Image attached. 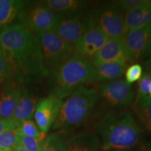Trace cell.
<instances>
[{
	"instance_id": "22",
	"label": "cell",
	"mask_w": 151,
	"mask_h": 151,
	"mask_svg": "<svg viewBox=\"0 0 151 151\" xmlns=\"http://www.w3.org/2000/svg\"><path fill=\"white\" fill-rule=\"evenodd\" d=\"M20 132L18 128L6 130L0 134V150H13L20 145Z\"/></svg>"
},
{
	"instance_id": "27",
	"label": "cell",
	"mask_w": 151,
	"mask_h": 151,
	"mask_svg": "<svg viewBox=\"0 0 151 151\" xmlns=\"http://www.w3.org/2000/svg\"><path fill=\"white\" fill-rule=\"evenodd\" d=\"M125 81L132 84L139 81L143 74V68L139 64H134L129 67L125 71Z\"/></svg>"
},
{
	"instance_id": "19",
	"label": "cell",
	"mask_w": 151,
	"mask_h": 151,
	"mask_svg": "<svg viewBox=\"0 0 151 151\" xmlns=\"http://www.w3.org/2000/svg\"><path fill=\"white\" fill-rule=\"evenodd\" d=\"M42 3L56 14L86 10L92 4L91 1L86 0H48Z\"/></svg>"
},
{
	"instance_id": "18",
	"label": "cell",
	"mask_w": 151,
	"mask_h": 151,
	"mask_svg": "<svg viewBox=\"0 0 151 151\" xmlns=\"http://www.w3.org/2000/svg\"><path fill=\"white\" fill-rule=\"evenodd\" d=\"M94 82H107L117 80L125 73L127 66L119 63H103L93 65Z\"/></svg>"
},
{
	"instance_id": "31",
	"label": "cell",
	"mask_w": 151,
	"mask_h": 151,
	"mask_svg": "<svg viewBox=\"0 0 151 151\" xmlns=\"http://www.w3.org/2000/svg\"><path fill=\"white\" fill-rule=\"evenodd\" d=\"M143 66H144L146 71H151V55L145 60V62H143Z\"/></svg>"
},
{
	"instance_id": "36",
	"label": "cell",
	"mask_w": 151,
	"mask_h": 151,
	"mask_svg": "<svg viewBox=\"0 0 151 151\" xmlns=\"http://www.w3.org/2000/svg\"><path fill=\"white\" fill-rule=\"evenodd\" d=\"M118 151H124V150H118Z\"/></svg>"
},
{
	"instance_id": "23",
	"label": "cell",
	"mask_w": 151,
	"mask_h": 151,
	"mask_svg": "<svg viewBox=\"0 0 151 151\" xmlns=\"http://www.w3.org/2000/svg\"><path fill=\"white\" fill-rule=\"evenodd\" d=\"M41 151H66V141L60 133H52L43 141Z\"/></svg>"
},
{
	"instance_id": "38",
	"label": "cell",
	"mask_w": 151,
	"mask_h": 151,
	"mask_svg": "<svg viewBox=\"0 0 151 151\" xmlns=\"http://www.w3.org/2000/svg\"><path fill=\"white\" fill-rule=\"evenodd\" d=\"M141 151H142V150H141Z\"/></svg>"
},
{
	"instance_id": "12",
	"label": "cell",
	"mask_w": 151,
	"mask_h": 151,
	"mask_svg": "<svg viewBox=\"0 0 151 151\" xmlns=\"http://www.w3.org/2000/svg\"><path fill=\"white\" fill-rule=\"evenodd\" d=\"M90 60L93 65L111 62L126 66L130 64L122 38L109 39L99 51Z\"/></svg>"
},
{
	"instance_id": "17",
	"label": "cell",
	"mask_w": 151,
	"mask_h": 151,
	"mask_svg": "<svg viewBox=\"0 0 151 151\" xmlns=\"http://www.w3.org/2000/svg\"><path fill=\"white\" fill-rule=\"evenodd\" d=\"M124 19L127 32L151 24V1L145 0L143 4L124 14Z\"/></svg>"
},
{
	"instance_id": "1",
	"label": "cell",
	"mask_w": 151,
	"mask_h": 151,
	"mask_svg": "<svg viewBox=\"0 0 151 151\" xmlns=\"http://www.w3.org/2000/svg\"><path fill=\"white\" fill-rule=\"evenodd\" d=\"M0 45L10 68L11 76L17 83L39 82L48 77L37 37L22 24L4 28L0 32Z\"/></svg>"
},
{
	"instance_id": "15",
	"label": "cell",
	"mask_w": 151,
	"mask_h": 151,
	"mask_svg": "<svg viewBox=\"0 0 151 151\" xmlns=\"http://www.w3.org/2000/svg\"><path fill=\"white\" fill-rule=\"evenodd\" d=\"M22 90L21 87L15 83L9 82L5 85L0 93V120L12 118Z\"/></svg>"
},
{
	"instance_id": "33",
	"label": "cell",
	"mask_w": 151,
	"mask_h": 151,
	"mask_svg": "<svg viewBox=\"0 0 151 151\" xmlns=\"http://www.w3.org/2000/svg\"><path fill=\"white\" fill-rule=\"evenodd\" d=\"M11 151H27V150H26L25 149H24L23 147L21 146V145H18V146L16 147L14 150H11Z\"/></svg>"
},
{
	"instance_id": "14",
	"label": "cell",
	"mask_w": 151,
	"mask_h": 151,
	"mask_svg": "<svg viewBox=\"0 0 151 151\" xmlns=\"http://www.w3.org/2000/svg\"><path fill=\"white\" fill-rule=\"evenodd\" d=\"M39 100L37 94L29 90L26 88L22 90L21 96L11 118L18 126L24 120H32Z\"/></svg>"
},
{
	"instance_id": "11",
	"label": "cell",
	"mask_w": 151,
	"mask_h": 151,
	"mask_svg": "<svg viewBox=\"0 0 151 151\" xmlns=\"http://www.w3.org/2000/svg\"><path fill=\"white\" fill-rule=\"evenodd\" d=\"M151 36V24L129 30L123 37L130 63L142 59L144 57Z\"/></svg>"
},
{
	"instance_id": "34",
	"label": "cell",
	"mask_w": 151,
	"mask_h": 151,
	"mask_svg": "<svg viewBox=\"0 0 151 151\" xmlns=\"http://www.w3.org/2000/svg\"><path fill=\"white\" fill-rule=\"evenodd\" d=\"M148 95H150L151 97V83H150V86H149V94Z\"/></svg>"
},
{
	"instance_id": "35",
	"label": "cell",
	"mask_w": 151,
	"mask_h": 151,
	"mask_svg": "<svg viewBox=\"0 0 151 151\" xmlns=\"http://www.w3.org/2000/svg\"><path fill=\"white\" fill-rule=\"evenodd\" d=\"M0 151H11V150H0Z\"/></svg>"
},
{
	"instance_id": "7",
	"label": "cell",
	"mask_w": 151,
	"mask_h": 151,
	"mask_svg": "<svg viewBox=\"0 0 151 151\" xmlns=\"http://www.w3.org/2000/svg\"><path fill=\"white\" fill-rule=\"evenodd\" d=\"M97 91L98 101H100L106 106L113 109L112 110L127 108L135 99L133 87L125 79L101 83L98 85Z\"/></svg>"
},
{
	"instance_id": "16",
	"label": "cell",
	"mask_w": 151,
	"mask_h": 151,
	"mask_svg": "<svg viewBox=\"0 0 151 151\" xmlns=\"http://www.w3.org/2000/svg\"><path fill=\"white\" fill-rule=\"evenodd\" d=\"M66 151H103L99 138L91 132H82L66 141Z\"/></svg>"
},
{
	"instance_id": "4",
	"label": "cell",
	"mask_w": 151,
	"mask_h": 151,
	"mask_svg": "<svg viewBox=\"0 0 151 151\" xmlns=\"http://www.w3.org/2000/svg\"><path fill=\"white\" fill-rule=\"evenodd\" d=\"M98 102V93L94 88H79L67 97L52 128L60 133L78 129L91 116Z\"/></svg>"
},
{
	"instance_id": "26",
	"label": "cell",
	"mask_w": 151,
	"mask_h": 151,
	"mask_svg": "<svg viewBox=\"0 0 151 151\" xmlns=\"http://www.w3.org/2000/svg\"><path fill=\"white\" fill-rule=\"evenodd\" d=\"M44 140L45 139L41 138L20 135V145H21L27 151H41Z\"/></svg>"
},
{
	"instance_id": "5",
	"label": "cell",
	"mask_w": 151,
	"mask_h": 151,
	"mask_svg": "<svg viewBox=\"0 0 151 151\" xmlns=\"http://www.w3.org/2000/svg\"><path fill=\"white\" fill-rule=\"evenodd\" d=\"M92 9L57 14L54 31L71 46H74L88 30L94 27Z\"/></svg>"
},
{
	"instance_id": "10",
	"label": "cell",
	"mask_w": 151,
	"mask_h": 151,
	"mask_svg": "<svg viewBox=\"0 0 151 151\" xmlns=\"http://www.w3.org/2000/svg\"><path fill=\"white\" fill-rule=\"evenodd\" d=\"M63 102V99L50 93L47 97L39 100L34 118L41 132L46 134L53 125Z\"/></svg>"
},
{
	"instance_id": "29",
	"label": "cell",
	"mask_w": 151,
	"mask_h": 151,
	"mask_svg": "<svg viewBox=\"0 0 151 151\" xmlns=\"http://www.w3.org/2000/svg\"><path fill=\"white\" fill-rule=\"evenodd\" d=\"M145 0H121L115 1L120 10L123 14H126L128 11L132 10L144 2Z\"/></svg>"
},
{
	"instance_id": "37",
	"label": "cell",
	"mask_w": 151,
	"mask_h": 151,
	"mask_svg": "<svg viewBox=\"0 0 151 151\" xmlns=\"http://www.w3.org/2000/svg\"><path fill=\"white\" fill-rule=\"evenodd\" d=\"M150 151H151V148H150Z\"/></svg>"
},
{
	"instance_id": "28",
	"label": "cell",
	"mask_w": 151,
	"mask_h": 151,
	"mask_svg": "<svg viewBox=\"0 0 151 151\" xmlns=\"http://www.w3.org/2000/svg\"><path fill=\"white\" fill-rule=\"evenodd\" d=\"M10 76V68L4 55L2 47L0 45V87L4 83L5 81H6Z\"/></svg>"
},
{
	"instance_id": "32",
	"label": "cell",
	"mask_w": 151,
	"mask_h": 151,
	"mask_svg": "<svg viewBox=\"0 0 151 151\" xmlns=\"http://www.w3.org/2000/svg\"><path fill=\"white\" fill-rule=\"evenodd\" d=\"M151 55V36L150 38V40H149L148 47H147V50L146 51V53L144 55V57H143V59H147L148 57Z\"/></svg>"
},
{
	"instance_id": "9",
	"label": "cell",
	"mask_w": 151,
	"mask_h": 151,
	"mask_svg": "<svg viewBox=\"0 0 151 151\" xmlns=\"http://www.w3.org/2000/svg\"><path fill=\"white\" fill-rule=\"evenodd\" d=\"M19 14L22 25L34 34L53 30L57 20V14L42 1L32 3L27 7L24 5Z\"/></svg>"
},
{
	"instance_id": "24",
	"label": "cell",
	"mask_w": 151,
	"mask_h": 151,
	"mask_svg": "<svg viewBox=\"0 0 151 151\" xmlns=\"http://www.w3.org/2000/svg\"><path fill=\"white\" fill-rule=\"evenodd\" d=\"M20 134L30 137H37L45 139L46 134L42 133L38 128L37 124L32 120H24L18 127Z\"/></svg>"
},
{
	"instance_id": "20",
	"label": "cell",
	"mask_w": 151,
	"mask_h": 151,
	"mask_svg": "<svg viewBox=\"0 0 151 151\" xmlns=\"http://www.w3.org/2000/svg\"><path fill=\"white\" fill-rule=\"evenodd\" d=\"M25 4L19 0H0V32L10 25Z\"/></svg>"
},
{
	"instance_id": "30",
	"label": "cell",
	"mask_w": 151,
	"mask_h": 151,
	"mask_svg": "<svg viewBox=\"0 0 151 151\" xmlns=\"http://www.w3.org/2000/svg\"><path fill=\"white\" fill-rule=\"evenodd\" d=\"M18 127V124L12 118L1 119L0 120V134L6 130L14 129Z\"/></svg>"
},
{
	"instance_id": "8",
	"label": "cell",
	"mask_w": 151,
	"mask_h": 151,
	"mask_svg": "<svg viewBox=\"0 0 151 151\" xmlns=\"http://www.w3.org/2000/svg\"><path fill=\"white\" fill-rule=\"evenodd\" d=\"M95 24L109 39L122 38L127 32L124 14L116 1H111L92 8Z\"/></svg>"
},
{
	"instance_id": "3",
	"label": "cell",
	"mask_w": 151,
	"mask_h": 151,
	"mask_svg": "<svg viewBox=\"0 0 151 151\" xmlns=\"http://www.w3.org/2000/svg\"><path fill=\"white\" fill-rule=\"evenodd\" d=\"M48 77L50 94L64 99L79 88L94 82V66L90 59L74 52Z\"/></svg>"
},
{
	"instance_id": "6",
	"label": "cell",
	"mask_w": 151,
	"mask_h": 151,
	"mask_svg": "<svg viewBox=\"0 0 151 151\" xmlns=\"http://www.w3.org/2000/svg\"><path fill=\"white\" fill-rule=\"evenodd\" d=\"M35 35L40 46L43 66L48 76L76 52L74 47L64 41L52 30Z\"/></svg>"
},
{
	"instance_id": "25",
	"label": "cell",
	"mask_w": 151,
	"mask_h": 151,
	"mask_svg": "<svg viewBox=\"0 0 151 151\" xmlns=\"http://www.w3.org/2000/svg\"><path fill=\"white\" fill-rule=\"evenodd\" d=\"M151 83V71H146L143 73L141 78L138 81L137 92L134 101H139L141 98L146 97L149 94V86Z\"/></svg>"
},
{
	"instance_id": "21",
	"label": "cell",
	"mask_w": 151,
	"mask_h": 151,
	"mask_svg": "<svg viewBox=\"0 0 151 151\" xmlns=\"http://www.w3.org/2000/svg\"><path fill=\"white\" fill-rule=\"evenodd\" d=\"M134 110L145 127L151 132V97L147 95L134 101Z\"/></svg>"
},
{
	"instance_id": "13",
	"label": "cell",
	"mask_w": 151,
	"mask_h": 151,
	"mask_svg": "<svg viewBox=\"0 0 151 151\" xmlns=\"http://www.w3.org/2000/svg\"><path fill=\"white\" fill-rule=\"evenodd\" d=\"M109 39L101 29L95 25L88 30L73 47L76 53L90 59L99 51Z\"/></svg>"
},
{
	"instance_id": "2",
	"label": "cell",
	"mask_w": 151,
	"mask_h": 151,
	"mask_svg": "<svg viewBox=\"0 0 151 151\" xmlns=\"http://www.w3.org/2000/svg\"><path fill=\"white\" fill-rule=\"evenodd\" d=\"M103 150H123L134 147L141 137V129L127 110H111L96 126Z\"/></svg>"
}]
</instances>
